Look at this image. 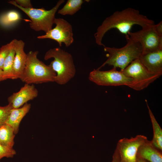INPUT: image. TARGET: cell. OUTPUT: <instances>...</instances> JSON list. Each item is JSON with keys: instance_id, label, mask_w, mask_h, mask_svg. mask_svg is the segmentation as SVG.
<instances>
[{"instance_id": "cell-6", "label": "cell", "mask_w": 162, "mask_h": 162, "mask_svg": "<svg viewBox=\"0 0 162 162\" xmlns=\"http://www.w3.org/2000/svg\"><path fill=\"white\" fill-rule=\"evenodd\" d=\"M126 76L133 80L129 87L136 91L147 88L161 75L149 71L139 58L132 62L124 69L120 70Z\"/></svg>"}, {"instance_id": "cell-12", "label": "cell", "mask_w": 162, "mask_h": 162, "mask_svg": "<svg viewBox=\"0 0 162 162\" xmlns=\"http://www.w3.org/2000/svg\"><path fill=\"white\" fill-rule=\"evenodd\" d=\"M13 48L15 52L14 61V79L21 78L23 73L27 59V54L24 52V42L22 40L14 39Z\"/></svg>"}, {"instance_id": "cell-16", "label": "cell", "mask_w": 162, "mask_h": 162, "mask_svg": "<svg viewBox=\"0 0 162 162\" xmlns=\"http://www.w3.org/2000/svg\"><path fill=\"white\" fill-rule=\"evenodd\" d=\"M145 101L148 110V112L152 122L153 132L152 140L150 141L152 144L160 151H162V130L157 121L146 100Z\"/></svg>"}, {"instance_id": "cell-9", "label": "cell", "mask_w": 162, "mask_h": 162, "mask_svg": "<svg viewBox=\"0 0 162 162\" xmlns=\"http://www.w3.org/2000/svg\"><path fill=\"white\" fill-rule=\"evenodd\" d=\"M148 140L147 137L142 135L120 139L115 149L119 162H137L139 148Z\"/></svg>"}, {"instance_id": "cell-7", "label": "cell", "mask_w": 162, "mask_h": 162, "mask_svg": "<svg viewBox=\"0 0 162 162\" xmlns=\"http://www.w3.org/2000/svg\"><path fill=\"white\" fill-rule=\"evenodd\" d=\"M88 79L97 85L106 86H127L129 87L133 82L132 78L126 76L121 70L116 68L102 71L94 69L89 75Z\"/></svg>"}, {"instance_id": "cell-10", "label": "cell", "mask_w": 162, "mask_h": 162, "mask_svg": "<svg viewBox=\"0 0 162 162\" xmlns=\"http://www.w3.org/2000/svg\"><path fill=\"white\" fill-rule=\"evenodd\" d=\"M54 24L56 26L43 35L38 36L39 39H50L56 41L59 47L62 43L68 47L73 43L74 39L72 25L68 21L62 18H56Z\"/></svg>"}, {"instance_id": "cell-17", "label": "cell", "mask_w": 162, "mask_h": 162, "mask_svg": "<svg viewBox=\"0 0 162 162\" xmlns=\"http://www.w3.org/2000/svg\"><path fill=\"white\" fill-rule=\"evenodd\" d=\"M15 135L13 129L8 125L5 124L0 126V144L13 148Z\"/></svg>"}, {"instance_id": "cell-22", "label": "cell", "mask_w": 162, "mask_h": 162, "mask_svg": "<svg viewBox=\"0 0 162 162\" xmlns=\"http://www.w3.org/2000/svg\"><path fill=\"white\" fill-rule=\"evenodd\" d=\"M11 104L4 106H0V126L5 124L10 111L12 108Z\"/></svg>"}, {"instance_id": "cell-28", "label": "cell", "mask_w": 162, "mask_h": 162, "mask_svg": "<svg viewBox=\"0 0 162 162\" xmlns=\"http://www.w3.org/2000/svg\"><path fill=\"white\" fill-rule=\"evenodd\" d=\"M3 75L2 70L0 68V81H2V79Z\"/></svg>"}, {"instance_id": "cell-1", "label": "cell", "mask_w": 162, "mask_h": 162, "mask_svg": "<svg viewBox=\"0 0 162 162\" xmlns=\"http://www.w3.org/2000/svg\"><path fill=\"white\" fill-rule=\"evenodd\" d=\"M154 24L153 20L141 14L139 10L134 8H129L117 11L106 18L98 27L94 34L95 43L99 46H105L102 43L103 38L105 34L111 29L116 28L126 36L135 25L144 28Z\"/></svg>"}, {"instance_id": "cell-13", "label": "cell", "mask_w": 162, "mask_h": 162, "mask_svg": "<svg viewBox=\"0 0 162 162\" xmlns=\"http://www.w3.org/2000/svg\"><path fill=\"white\" fill-rule=\"evenodd\" d=\"M139 59L150 72L162 74V49L141 54Z\"/></svg>"}, {"instance_id": "cell-20", "label": "cell", "mask_w": 162, "mask_h": 162, "mask_svg": "<svg viewBox=\"0 0 162 162\" xmlns=\"http://www.w3.org/2000/svg\"><path fill=\"white\" fill-rule=\"evenodd\" d=\"M22 18L19 13L15 10H10L0 16V25L5 27H10Z\"/></svg>"}, {"instance_id": "cell-24", "label": "cell", "mask_w": 162, "mask_h": 162, "mask_svg": "<svg viewBox=\"0 0 162 162\" xmlns=\"http://www.w3.org/2000/svg\"><path fill=\"white\" fill-rule=\"evenodd\" d=\"M16 3L19 6L24 8H33L31 1L29 0H15Z\"/></svg>"}, {"instance_id": "cell-21", "label": "cell", "mask_w": 162, "mask_h": 162, "mask_svg": "<svg viewBox=\"0 0 162 162\" xmlns=\"http://www.w3.org/2000/svg\"><path fill=\"white\" fill-rule=\"evenodd\" d=\"M13 40L10 43L2 46L0 49V68L2 70L4 62L13 48Z\"/></svg>"}, {"instance_id": "cell-23", "label": "cell", "mask_w": 162, "mask_h": 162, "mask_svg": "<svg viewBox=\"0 0 162 162\" xmlns=\"http://www.w3.org/2000/svg\"><path fill=\"white\" fill-rule=\"evenodd\" d=\"M16 154V152L13 148L8 147L0 144V160L4 157L13 158Z\"/></svg>"}, {"instance_id": "cell-14", "label": "cell", "mask_w": 162, "mask_h": 162, "mask_svg": "<svg viewBox=\"0 0 162 162\" xmlns=\"http://www.w3.org/2000/svg\"><path fill=\"white\" fill-rule=\"evenodd\" d=\"M137 155L148 162H162V152L148 140L140 146Z\"/></svg>"}, {"instance_id": "cell-27", "label": "cell", "mask_w": 162, "mask_h": 162, "mask_svg": "<svg viewBox=\"0 0 162 162\" xmlns=\"http://www.w3.org/2000/svg\"><path fill=\"white\" fill-rule=\"evenodd\" d=\"M137 162H148L143 159L138 157Z\"/></svg>"}, {"instance_id": "cell-15", "label": "cell", "mask_w": 162, "mask_h": 162, "mask_svg": "<svg viewBox=\"0 0 162 162\" xmlns=\"http://www.w3.org/2000/svg\"><path fill=\"white\" fill-rule=\"evenodd\" d=\"M31 106L30 104L27 103L20 107L12 108L11 110L5 124L13 129L15 134L18 132L20 123L29 112Z\"/></svg>"}, {"instance_id": "cell-18", "label": "cell", "mask_w": 162, "mask_h": 162, "mask_svg": "<svg viewBox=\"0 0 162 162\" xmlns=\"http://www.w3.org/2000/svg\"><path fill=\"white\" fill-rule=\"evenodd\" d=\"M89 1L86 0H68L64 6L58 10V13L63 16L73 15L81 9L84 2H88Z\"/></svg>"}, {"instance_id": "cell-3", "label": "cell", "mask_w": 162, "mask_h": 162, "mask_svg": "<svg viewBox=\"0 0 162 162\" xmlns=\"http://www.w3.org/2000/svg\"><path fill=\"white\" fill-rule=\"evenodd\" d=\"M53 58L49 64L56 74L55 82L60 85L68 82L75 76L76 69L71 55L60 47L50 49L45 53L44 59Z\"/></svg>"}, {"instance_id": "cell-11", "label": "cell", "mask_w": 162, "mask_h": 162, "mask_svg": "<svg viewBox=\"0 0 162 162\" xmlns=\"http://www.w3.org/2000/svg\"><path fill=\"white\" fill-rule=\"evenodd\" d=\"M38 94V91L33 84L26 83L18 92L10 96L8 101L13 108H19L37 97Z\"/></svg>"}, {"instance_id": "cell-25", "label": "cell", "mask_w": 162, "mask_h": 162, "mask_svg": "<svg viewBox=\"0 0 162 162\" xmlns=\"http://www.w3.org/2000/svg\"><path fill=\"white\" fill-rule=\"evenodd\" d=\"M154 27L158 34L162 36V21H160L156 25L154 24Z\"/></svg>"}, {"instance_id": "cell-5", "label": "cell", "mask_w": 162, "mask_h": 162, "mask_svg": "<svg viewBox=\"0 0 162 162\" xmlns=\"http://www.w3.org/2000/svg\"><path fill=\"white\" fill-rule=\"evenodd\" d=\"M64 1L59 0L55 6L49 10L44 8H24L18 5L14 0L9 1L8 2L19 8L29 17L31 20L29 25L32 29L36 31H43L46 33L52 28L56 14Z\"/></svg>"}, {"instance_id": "cell-2", "label": "cell", "mask_w": 162, "mask_h": 162, "mask_svg": "<svg viewBox=\"0 0 162 162\" xmlns=\"http://www.w3.org/2000/svg\"><path fill=\"white\" fill-rule=\"evenodd\" d=\"M125 38L127 43L121 48L104 47V51L108 52L106 55L108 58L98 69H100L108 64L122 70L133 61L139 58L142 52L141 45L131 39L128 35L125 36Z\"/></svg>"}, {"instance_id": "cell-8", "label": "cell", "mask_w": 162, "mask_h": 162, "mask_svg": "<svg viewBox=\"0 0 162 162\" xmlns=\"http://www.w3.org/2000/svg\"><path fill=\"white\" fill-rule=\"evenodd\" d=\"M154 25L142 28L137 32L128 33L131 39L141 45L142 54L162 49V36L157 32Z\"/></svg>"}, {"instance_id": "cell-4", "label": "cell", "mask_w": 162, "mask_h": 162, "mask_svg": "<svg viewBox=\"0 0 162 162\" xmlns=\"http://www.w3.org/2000/svg\"><path fill=\"white\" fill-rule=\"evenodd\" d=\"M38 53L30 51L27 54L25 68L20 79L30 84L55 82V72L50 65L45 64L38 58Z\"/></svg>"}, {"instance_id": "cell-26", "label": "cell", "mask_w": 162, "mask_h": 162, "mask_svg": "<svg viewBox=\"0 0 162 162\" xmlns=\"http://www.w3.org/2000/svg\"><path fill=\"white\" fill-rule=\"evenodd\" d=\"M112 162H119L118 154L115 150L112 156Z\"/></svg>"}, {"instance_id": "cell-19", "label": "cell", "mask_w": 162, "mask_h": 162, "mask_svg": "<svg viewBox=\"0 0 162 162\" xmlns=\"http://www.w3.org/2000/svg\"><path fill=\"white\" fill-rule=\"evenodd\" d=\"M15 55V52L13 48L3 64L2 81L8 79H14V61Z\"/></svg>"}]
</instances>
